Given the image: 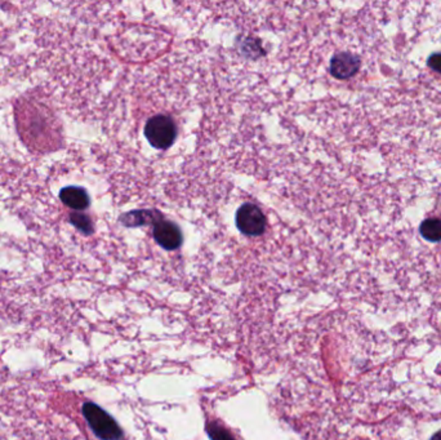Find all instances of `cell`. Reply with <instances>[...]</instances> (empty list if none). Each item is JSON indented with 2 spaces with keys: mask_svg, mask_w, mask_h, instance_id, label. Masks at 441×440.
I'll return each mask as SVG.
<instances>
[{
  "mask_svg": "<svg viewBox=\"0 0 441 440\" xmlns=\"http://www.w3.org/2000/svg\"><path fill=\"white\" fill-rule=\"evenodd\" d=\"M428 66L435 71L441 74V53H433V55L430 56Z\"/></svg>",
  "mask_w": 441,
  "mask_h": 440,
  "instance_id": "8fae6325",
  "label": "cell"
},
{
  "mask_svg": "<svg viewBox=\"0 0 441 440\" xmlns=\"http://www.w3.org/2000/svg\"><path fill=\"white\" fill-rule=\"evenodd\" d=\"M210 437L213 440H234L225 429H221V428H212Z\"/></svg>",
  "mask_w": 441,
  "mask_h": 440,
  "instance_id": "30bf717a",
  "label": "cell"
},
{
  "mask_svg": "<svg viewBox=\"0 0 441 440\" xmlns=\"http://www.w3.org/2000/svg\"><path fill=\"white\" fill-rule=\"evenodd\" d=\"M162 219V214L158 212L153 211H135L124 214L120 221L126 225V226H141L146 223H155L156 221Z\"/></svg>",
  "mask_w": 441,
  "mask_h": 440,
  "instance_id": "52a82bcc",
  "label": "cell"
},
{
  "mask_svg": "<svg viewBox=\"0 0 441 440\" xmlns=\"http://www.w3.org/2000/svg\"><path fill=\"white\" fill-rule=\"evenodd\" d=\"M61 202L75 211H84L90 207L88 193L79 186H67L60 192Z\"/></svg>",
  "mask_w": 441,
  "mask_h": 440,
  "instance_id": "8992f818",
  "label": "cell"
},
{
  "mask_svg": "<svg viewBox=\"0 0 441 440\" xmlns=\"http://www.w3.org/2000/svg\"><path fill=\"white\" fill-rule=\"evenodd\" d=\"M236 226L245 235L258 237L266 228V217L257 205L245 203L236 212Z\"/></svg>",
  "mask_w": 441,
  "mask_h": 440,
  "instance_id": "3957f363",
  "label": "cell"
},
{
  "mask_svg": "<svg viewBox=\"0 0 441 440\" xmlns=\"http://www.w3.org/2000/svg\"><path fill=\"white\" fill-rule=\"evenodd\" d=\"M70 222L81 231L84 235L93 234V223L87 214H83L81 212H74L70 216Z\"/></svg>",
  "mask_w": 441,
  "mask_h": 440,
  "instance_id": "9c48e42d",
  "label": "cell"
},
{
  "mask_svg": "<svg viewBox=\"0 0 441 440\" xmlns=\"http://www.w3.org/2000/svg\"><path fill=\"white\" fill-rule=\"evenodd\" d=\"M431 440H441V431H439V432H436V434L433 435V439Z\"/></svg>",
  "mask_w": 441,
  "mask_h": 440,
  "instance_id": "7c38bea8",
  "label": "cell"
},
{
  "mask_svg": "<svg viewBox=\"0 0 441 440\" xmlns=\"http://www.w3.org/2000/svg\"><path fill=\"white\" fill-rule=\"evenodd\" d=\"M360 58L349 52L337 53L331 62V73L337 79H349L359 71Z\"/></svg>",
  "mask_w": 441,
  "mask_h": 440,
  "instance_id": "5b68a950",
  "label": "cell"
},
{
  "mask_svg": "<svg viewBox=\"0 0 441 440\" xmlns=\"http://www.w3.org/2000/svg\"><path fill=\"white\" fill-rule=\"evenodd\" d=\"M153 239L164 249L174 251L182 244V232L174 222L162 217L153 223Z\"/></svg>",
  "mask_w": 441,
  "mask_h": 440,
  "instance_id": "277c9868",
  "label": "cell"
},
{
  "mask_svg": "<svg viewBox=\"0 0 441 440\" xmlns=\"http://www.w3.org/2000/svg\"><path fill=\"white\" fill-rule=\"evenodd\" d=\"M144 135L151 146L165 150L173 145L177 137V128L169 117L155 115L147 121L144 127Z\"/></svg>",
  "mask_w": 441,
  "mask_h": 440,
  "instance_id": "7a4b0ae2",
  "label": "cell"
},
{
  "mask_svg": "<svg viewBox=\"0 0 441 440\" xmlns=\"http://www.w3.org/2000/svg\"><path fill=\"white\" fill-rule=\"evenodd\" d=\"M83 416L88 422L92 431L102 440H122L123 432L120 430L117 421L102 409L97 404L88 403L83 405Z\"/></svg>",
  "mask_w": 441,
  "mask_h": 440,
  "instance_id": "6da1fadb",
  "label": "cell"
},
{
  "mask_svg": "<svg viewBox=\"0 0 441 440\" xmlns=\"http://www.w3.org/2000/svg\"><path fill=\"white\" fill-rule=\"evenodd\" d=\"M421 235L428 242L438 243L441 240L440 219H427L421 225Z\"/></svg>",
  "mask_w": 441,
  "mask_h": 440,
  "instance_id": "ba28073f",
  "label": "cell"
}]
</instances>
